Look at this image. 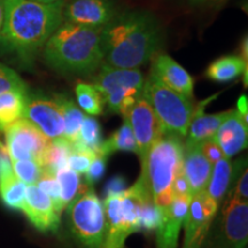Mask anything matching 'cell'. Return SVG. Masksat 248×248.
I'll return each mask as SVG.
<instances>
[{"label":"cell","instance_id":"39","mask_svg":"<svg viewBox=\"0 0 248 248\" xmlns=\"http://www.w3.org/2000/svg\"><path fill=\"white\" fill-rule=\"evenodd\" d=\"M238 114H239L243 122L248 125V100L247 95L243 94L238 100Z\"/></svg>","mask_w":248,"mask_h":248},{"label":"cell","instance_id":"1","mask_svg":"<svg viewBox=\"0 0 248 248\" xmlns=\"http://www.w3.org/2000/svg\"><path fill=\"white\" fill-rule=\"evenodd\" d=\"M5 22L0 46L24 62H31L63 23L64 0L39 4L29 0H4Z\"/></svg>","mask_w":248,"mask_h":248},{"label":"cell","instance_id":"16","mask_svg":"<svg viewBox=\"0 0 248 248\" xmlns=\"http://www.w3.org/2000/svg\"><path fill=\"white\" fill-rule=\"evenodd\" d=\"M151 71L163 84L192 100L194 90L193 77L171 57L164 53L155 54Z\"/></svg>","mask_w":248,"mask_h":248},{"label":"cell","instance_id":"9","mask_svg":"<svg viewBox=\"0 0 248 248\" xmlns=\"http://www.w3.org/2000/svg\"><path fill=\"white\" fill-rule=\"evenodd\" d=\"M4 132L5 146L11 160H32L42 166L43 155L51 139L23 117L9 125Z\"/></svg>","mask_w":248,"mask_h":248},{"label":"cell","instance_id":"43","mask_svg":"<svg viewBox=\"0 0 248 248\" xmlns=\"http://www.w3.org/2000/svg\"><path fill=\"white\" fill-rule=\"evenodd\" d=\"M29 1L39 2V4H54V2L61 1V0H29Z\"/></svg>","mask_w":248,"mask_h":248},{"label":"cell","instance_id":"18","mask_svg":"<svg viewBox=\"0 0 248 248\" xmlns=\"http://www.w3.org/2000/svg\"><path fill=\"white\" fill-rule=\"evenodd\" d=\"M219 95L217 94L210 95L209 98L198 102V105L193 107V113H192L191 122L187 130V140L188 144H200L204 140L213 139L215 133L218 130L219 125L224 122V120L230 114V110L221 111L217 114H204V108Z\"/></svg>","mask_w":248,"mask_h":248},{"label":"cell","instance_id":"8","mask_svg":"<svg viewBox=\"0 0 248 248\" xmlns=\"http://www.w3.org/2000/svg\"><path fill=\"white\" fill-rule=\"evenodd\" d=\"M68 219L74 235L85 248H102L106 237L104 203L88 183L67 206Z\"/></svg>","mask_w":248,"mask_h":248},{"label":"cell","instance_id":"40","mask_svg":"<svg viewBox=\"0 0 248 248\" xmlns=\"http://www.w3.org/2000/svg\"><path fill=\"white\" fill-rule=\"evenodd\" d=\"M240 58L243 59L245 63H247V62H248V38H247V36H245L243 40H241Z\"/></svg>","mask_w":248,"mask_h":248},{"label":"cell","instance_id":"31","mask_svg":"<svg viewBox=\"0 0 248 248\" xmlns=\"http://www.w3.org/2000/svg\"><path fill=\"white\" fill-rule=\"evenodd\" d=\"M14 175L26 185H33L38 181L44 169L32 160H11Z\"/></svg>","mask_w":248,"mask_h":248},{"label":"cell","instance_id":"33","mask_svg":"<svg viewBox=\"0 0 248 248\" xmlns=\"http://www.w3.org/2000/svg\"><path fill=\"white\" fill-rule=\"evenodd\" d=\"M11 90L27 91V85L16 71L4 63H0V94Z\"/></svg>","mask_w":248,"mask_h":248},{"label":"cell","instance_id":"34","mask_svg":"<svg viewBox=\"0 0 248 248\" xmlns=\"http://www.w3.org/2000/svg\"><path fill=\"white\" fill-rule=\"evenodd\" d=\"M107 156L102 154H95L94 159L90 164L88 171L85 172V179L89 185L93 186L94 183H97L105 173V169H106V162Z\"/></svg>","mask_w":248,"mask_h":248},{"label":"cell","instance_id":"12","mask_svg":"<svg viewBox=\"0 0 248 248\" xmlns=\"http://www.w3.org/2000/svg\"><path fill=\"white\" fill-rule=\"evenodd\" d=\"M219 248H245L248 239V201L228 192L222 207Z\"/></svg>","mask_w":248,"mask_h":248},{"label":"cell","instance_id":"11","mask_svg":"<svg viewBox=\"0 0 248 248\" xmlns=\"http://www.w3.org/2000/svg\"><path fill=\"white\" fill-rule=\"evenodd\" d=\"M123 117L124 121L129 123L135 136L137 142V155L140 157L141 162L152 145L164 135L162 125L144 95L135 102Z\"/></svg>","mask_w":248,"mask_h":248},{"label":"cell","instance_id":"29","mask_svg":"<svg viewBox=\"0 0 248 248\" xmlns=\"http://www.w3.org/2000/svg\"><path fill=\"white\" fill-rule=\"evenodd\" d=\"M78 140L84 146L90 148L94 154L98 153L102 141H104L101 135V126L98 120L91 116H84L82 125H80Z\"/></svg>","mask_w":248,"mask_h":248},{"label":"cell","instance_id":"36","mask_svg":"<svg viewBox=\"0 0 248 248\" xmlns=\"http://www.w3.org/2000/svg\"><path fill=\"white\" fill-rule=\"evenodd\" d=\"M232 194L234 195L237 199L241 201H248V171H247V166H245V168L241 170L240 177L235 182V186H231V188L229 190Z\"/></svg>","mask_w":248,"mask_h":248},{"label":"cell","instance_id":"28","mask_svg":"<svg viewBox=\"0 0 248 248\" xmlns=\"http://www.w3.org/2000/svg\"><path fill=\"white\" fill-rule=\"evenodd\" d=\"M55 177L58 179L61 190V201L64 208L73 201L82 190V182H80L79 173L74 171L69 167L66 166L59 169L55 172Z\"/></svg>","mask_w":248,"mask_h":248},{"label":"cell","instance_id":"19","mask_svg":"<svg viewBox=\"0 0 248 248\" xmlns=\"http://www.w3.org/2000/svg\"><path fill=\"white\" fill-rule=\"evenodd\" d=\"M213 166L201 153L200 144L184 145V157H183V173L190 186L191 195L199 194L206 191Z\"/></svg>","mask_w":248,"mask_h":248},{"label":"cell","instance_id":"30","mask_svg":"<svg viewBox=\"0 0 248 248\" xmlns=\"http://www.w3.org/2000/svg\"><path fill=\"white\" fill-rule=\"evenodd\" d=\"M71 145H73V150L68 156V167L77 173H85L88 171L90 164L94 159L95 154L90 148L84 146L78 139Z\"/></svg>","mask_w":248,"mask_h":248},{"label":"cell","instance_id":"15","mask_svg":"<svg viewBox=\"0 0 248 248\" xmlns=\"http://www.w3.org/2000/svg\"><path fill=\"white\" fill-rule=\"evenodd\" d=\"M22 212L37 230L57 231L60 224V214L55 210L51 198L36 184L27 185Z\"/></svg>","mask_w":248,"mask_h":248},{"label":"cell","instance_id":"5","mask_svg":"<svg viewBox=\"0 0 248 248\" xmlns=\"http://www.w3.org/2000/svg\"><path fill=\"white\" fill-rule=\"evenodd\" d=\"M142 95L153 108L164 133L186 137L193 113L191 99L163 84L152 71L144 82Z\"/></svg>","mask_w":248,"mask_h":248},{"label":"cell","instance_id":"24","mask_svg":"<svg viewBox=\"0 0 248 248\" xmlns=\"http://www.w3.org/2000/svg\"><path fill=\"white\" fill-rule=\"evenodd\" d=\"M54 99L60 106L63 116V138L73 144L79 137L80 125L85 115L77 107L73 99L67 97L66 94H55Z\"/></svg>","mask_w":248,"mask_h":248},{"label":"cell","instance_id":"17","mask_svg":"<svg viewBox=\"0 0 248 248\" xmlns=\"http://www.w3.org/2000/svg\"><path fill=\"white\" fill-rule=\"evenodd\" d=\"M192 198L173 197L168 210L161 215V224L156 230L157 248H177L181 228L184 225Z\"/></svg>","mask_w":248,"mask_h":248},{"label":"cell","instance_id":"25","mask_svg":"<svg viewBox=\"0 0 248 248\" xmlns=\"http://www.w3.org/2000/svg\"><path fill=\"white\" fill-rule=\"evenodd\" d=\"M120 151L133 152V153L137 154V142H136L132 130L126 121H124L122 125L107 140L102 141L98 153L108 157L115 152Z\"/></svg>","mask_w":248,"mask_h":248},{"label":"cell","instance_id":"35","mask_svg":"<svg viewBox=\"0 0 248 248\" xmlns=\"http://www.w3.org/2000/svg\"><path fill=\"white\" fill-rule=\"evenodd\" d=\"M200 150L201 153L203 154V156L208 160V162L212 166H214L216 162H218L223 157H225L222 150L214 139H208V140L200 142Z\"/></svg>","mask_w":248,"mask_h":248},{"label":"cell","instance_id":"42","mask_svg":"<svg viewBox=\"0 0 248 248\" xmlns=\"http://www.w3.org/2000/svg\"><path fill=\"white\" fill-rule=\"evenodd\" d=\"M193 5H204V4H213V2L222 1V0H188Z\"/></svg>","mask_w":248,"mask_h":248},{"label":"cell","instance_id":"20","mask_svg":"<svg viewBox=\"0 0 248 248\" xmlns=\"http://www.w3.org/2000/svg\"><path fill=\"white\" fill-rule=\"evenodd\" d=\"M213 139L217 142L224 156L231 159L247 147L248 125L243 122L237 110L231 109Z\"/></svg>","mask_w":248,"mask_h":248},{"label":"cell","instance_id":"41","mask_svg":"<svg viewBox=\"0 0 248 248\" xmlns=\"http://www.w3.org/2000/svg\"><path fill=\"white\" fill-rule=\"evenodd\" d=\"M5 22V1L0 0V35H1L2 28Z\"/></svg>","mask_w":248,"mask_h":248},{"label":"cell","instance_id":"38","mask_svg":"<svg viewBox=\"0 0 248 248\" xmlns=\"http://www.w3.org/2000/svg\"><path fill=\"white\" fill-rule=\"evenodd\" d=\"M125 184L126 181L123 176H115V177L110 178L109 181H108L106 188H105V192H106L107 195L120 194L125 191Z\"/></svg>","mask_w":248,"mask_h":248},{"label":"cell","instance_id":"10","mask_svg":"<svg viewBox=\"0 0 248 248\" xmlns=\"http://www.w3.org/2000/svg\"><path fill=\"white\" fill-rule=\"evenodd\" d=\"M23 119L35 125L51 140L63 138V116L54 98L43 93H27Z\"/></svg>","mask_w":248,"mask_h":248},{"label":"cell","instance_id":"3","mask_svg":"<svg viewBox=\"0 0 248 248\" xmlns=\"http://www.w3.org/2000/svg\"><path fill=\"white\" fill-rule=\"evenodd\" d=\"M102 28L62 23L44 46L48 67L67 75H90L105 60Z\"/></svg>","mask_w":248,"mask_h":248},{"label":"cell","instance_id":"26","mask_svg":"<svg viewBox=\"0 0 248 248\" xmlns=\"http://www.w3.org/2000/svg\"><path fill=\"white\" fill-rule=\"evenodd\" d=\"M71 150H73V145L64 138L51 140L43 155V169L55 175L59 169L68 166L67 160L71 153Z\"/></svg>","mask_w":248,"mask_h":248},{"label":"cell","instance_id":"6","mask_svg":"<svg viewBox=\"0 0 248 248\" xmlns=\"http://www.w3.org/2000/svg\"><path fill=\"white\" fill-rule=\"evenodd\" d=\"M144 75L139 68L124 69L108 66L104 62L92 85L101 94L111 114H124L142 95Z\"/></svg>","mask_w":248,"mask_h":248},{"label":"cell","instance_id":"7","mask_svg":"<svg viewBox=\"0 0 248 248\" xmlns=\"http://www.w3.org/2000/svg\"><path fill=\"white\" fill-rule=\"evenodd\" d=\"M141 181L122 193L107 195L104 202L106 237L102 248H124L130 234L141 231L139 221V197Z\"/></svg>","mask_w":248,"mask_h":248},{"label":"cell","instance_id":"21","mask_svg":"<svg viewBox=\"0 0 248 248\" xmlns=\"http://www.w3.org/2000/svg\"><path fill=\"white\" fill-rule=\"evenodd\" d=\"M235 173V166L233 168V164L228 157H223L213 166L212 175L206 187V194L218 207L231 188Z\"/></svg>","mask_w":248,"mask_h":248},{"label":"cell","instance_id":"22","mask_svg":"<svg viewBox=\"0 0 248 248\" xmlns=\"http://www.w3.org/2000/svg\"><path fill=\"white\" fill-rule=\"evenodd\" d=\"M248 64L245 63L243 59L238 55H224L216 59L209 64L206 70V77L214 82L225 83L238 78L240 75H245V85L247 86V71Z\"/></svg>","mask_w":248,"mask_h":248},{"label":"cell","instance_id":"13","mask_svg":"<svg viewBox=\"0 0 248 248\" xmlns=\"http://www.w3.org/2000/svg\"><path fill=\"white\" fill-rule=\"evenodd\" d=\"M217 212L218 206L206 194V191L192 197L184 222L185 237L183 248L202 247Z\"/></svg>","mask_w":248,"mask_h":248},{"label":"cell","instance_id":"4","mask_svg":"<svg viewBox=\"0 0 248 248\" xmlns=\"http://www.w3.org/2000/svg\"><path fill=\"white\" fill-rule=\"evenodd\" d=\"M184 144L173 133H164L152 145L141 161V173L152 193L155 206L163 215L173 200L172 184L183 170Z\"/></svg>","mask_w":248,"mask_h":248},{"label":"cell","instance_id":"37","mask_svg":"<svg viewBox=\"0 0 248 248\" xmlns=\"http://www.w3.org/2000/svg\"><path fill=\"white\" fill-rule=\"evenodd\" d=\"M172 192L175 197L192 198L190 186H188V183L186 181L184 173H183V170L181 172H178L177 175H176L175 179H173Z\"/></svg>","mask_w":248,"mask_h":248},{"label":"cell","instance_id":"27","mask_svg":"<svg viewBox=\"0 0 248 248\" xmlns=\"http://www.w3.org/2000/svg\"><path fill=\"white\" fill-rule=\"evenodd\" d=\"M75 94L78 106L90 115L99 116L104 113V100L92 84L78 82L75 86Z\"/></svg>","mask_w":248,"mask_h":248},{"label":"cell","instance_id":"32","mask_svg":"<svg viewBox=\"0 0 248 248\" xmlns=\"http://www.w3.org/2000/svg\"><path fill=\"white\" fill-rule=\"evenodd\" d=\"M36 185L44 192L45 194H47L49 198H51L52 202H53L55 210H57L58 214H62L64 210L63 204H62L61 201V190L60 185H59L58 179L55 177L54 173L46 171L44 170L38 181H37Z\"/></svg>","mask_w":248,"mask_h":248},{"label":"cell","instance_id":"14","mask_svg":"<svg viewBox=\"0 0 248 248\" xmlns=\"http://www.w3.org/2000/svg\"><path fill=\"white\" fill-rule=\"evenodd\" d=\"M115 16L111 0H71L63 7V20L79 26L102 28Z\"/></svg>","mask_w":248,"mask_h":248},{"label":"cell","instance_id":"2","mask_svg":"<svg viewBox=\"0 0 248 248\" xmlns=\"http://www.w3.org/2000/svg\"><path fill=\"white\" fill-rule=\"evenodd\" d=\"M162 38L159 21L148 12L116 15L102 29L105 63L124 69L139 68L159 53Z\"/></svg>","mask_w":248,"mask_h":248},{"label":"cell","instance_id":"23","mask_svg":"<svg viewBox=\"0 0 248 248\" xmlns=\"http://www.w3.org/2000/svg\"><path fill=\"white\" fill-rule=\"evenodd\" d=\"M27 93L28 90H11L0 94V131L22 119Z\"/></svg>","mask_w":248,"mask_h":248}]
</instances>
